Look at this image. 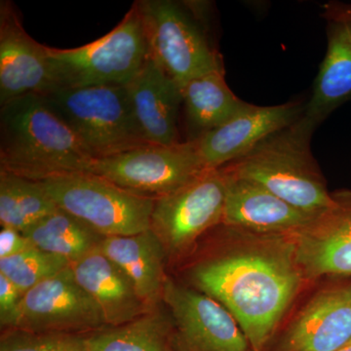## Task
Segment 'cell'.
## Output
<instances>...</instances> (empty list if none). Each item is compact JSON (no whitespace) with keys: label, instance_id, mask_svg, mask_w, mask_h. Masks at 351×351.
I'll use <instances>...</instances> for the list:
<instances>
[{"label":"cell","instance_id":"obj_1","mask_svg":"<svg viewBox=\"0 0 351 351\" xmlns=\"http://www.w3.org/2000/svg\"><path fill=\"white\" fill-rule=\"evenodd\" d=\"M243 232V240L196 265L191 280L232 313L261 351L294 299L304 274L293 234Z\"/></svg>","mask_w":351,"mask_h":351},{"label":"cell","instance_id":"obj_2","mask_svg":"<svg viewBox=\"0 0 351 351\" xmlns=\"http://www.w3.org/2000/svg\"><path fill=\"white\" fill-rule=\"evenodd\" d=\"M94 160L43 95H25L0 107V171L43 182L88 173Z\"/></svg>","mask_w":351,"mask_h":351},{"label":"cell","instance_id":"obj_3","mask_svg":"<svg viewBox=\"0 0 351 351\" xmlns=\"http://www.w3.org/2000/svg\"><path fill=\"white\" fill-rule=\"evenodd\" d=\"M317 124L304 112L292 124L221 169L256 182L301 211L317 216L332 203V193L311 152V137Z\"/></svg>","mask_w":351,"mask_h":351},{"label":"cell","instance_id":"obj_4","mask_svg":"<svg viewBox=\"0 0 351 351\" xmlns=\"http://www.w3.org/2000/svg\"><path fill=\"white\" fill-rule=\"evenodd\" d=\"M43 96L95 160L149 145L134 114L125 85L57 89Z\"/></svg>","mask_w":351,"mask_h":351},{"label":"cell","instance_id":"obj_5","mask_svg":"<svg viewBox=\"0 0 351 351\" xmlns=\"http://www.w3.org/2000/svg\"><path fill=\"white\" fill-rule=\"evenodd\" d=\"M57 89L127 85L144 64L149 47L135 4L114 29L76 48L48 47Z\"/></svg>","mask_w":351,"mask_h":351},{"label":"cell","instance_id":"obj_6","mask_svg":"<svg viewBox=\"0 0 351 351\" xmlns=\"http://www.w3.org/2000/svg\"><path fill=\"white\" fill-rule=\"evenodd\" d=\"M60 209L105 237L151 230L156 198L132 193L91 173H71L39 182Z\"/></svg>","mask_w":351,"mask_h":351},{"label":"cell","instance_id":"obj_7","mask_svg":"<svg viewBox=\"0 0 351 351\" xmlns=\"http://www.w3.org/2000/svg\"><path fill=\"white\" fill-rule=\"evenodd\" d=\"M134 4L149 55L180 89L193 78L223 69L218 53L179 4L170 0Z\"/></svg>","mask_w":351,"mask_h":351},{"label":"cell","instance_id":"obj_8","mask_svg":"<svg viewBox=\"0 0 351 351\" xmlns=\"http://www.w3.org/2000/svg\"><path fill=\"white\" fill-rule=\"evenodd\" d=\"M205 171L195 141L191 140L174 145H145L96 159L88 173L132 193L157 198L177 191Z\"/></svg>","mask_w":351,"mask_h":351},{"label":"cell","instance_id":"obj_9","mask_svg":"<svg viewBox=\"0 0 351 351\" xmlns=\"http://www.w3.org/2000/svg\"><path fill=\"white\" fill-rule=\"evenodd\" d=\"M226 177L221 168L207 170L189 184L156 198L151 230L166 253L189 249L208 228L223 223Z\"/></svg>","mask_w":351,"mask_h":351},{"label":"cell","instance_id":"obj_10","mask_svg":"<svg viewBox=\"0 0 351 351\" xmlns=\"http://www.w3.org/2000/svg\"><path fill=\"white\" fill-rule=\"evenodd\" d=\"M106 327L100 308L77 282L69 265L23 295L7 330L80 334Z\"/></svg>","mask_w":351,"mask_h":351},{"label":"cell","instance_id":"obj_11","mask_svg":"<svg viewBox=\"0 0 351 351\" xmlns=\"http://www.w3.org/2000/svg\"><path fill=\"white\" fill-rule=\"evenodd\" d=\"M162 301L189 351H251L237 321L213 298L167 278Z\"/></svg>","mask_w":351,"mask_h":351},{"label":"cell","instance_id":"obj_12","mask_svg":"<svg viewBox=\"0 0 351 351\" xmlns=\"http://www.w3.org/2000/svg\"><path fill=\"white\" fill-rule=\"evenodd\" d=\"M56 90L47 46L25 31L15 6L0 1V107L29 94Z\"/></svg>","mask_w":351,"mask_h":351},{"label":"cell","instance_id":"obj_13","mask_svg":"<svg viewBox=\"0 0 351 351\" xmlns=\"http://www.w3.org/2000/svg\"><path fill=\"white\" fill-rule=\"evenodd\" d=\"M332 197L331 206L293 234L306 278L351 276V189L332 193Z\"/></svg>","mask_w":351,"mask_h":351},{"label":"cell","instance_id":"obj_14","mask_svg":"<svg viewBox=\"0 0 351 351\" xmlns=\"http://www.w3.org/2000/svg\"><path fill=\"white\" fill-rule=\"evenodd\" d=\"M302 115L298 103L258 107L245 104L226 123L193 138L206 170L219 169L252 151Z\"/></svg>","mask_w":351,"mask_h":351},{"label":"cell","instance_id":"obj_15","mask_svg":"<svg viewBox=\"0 0 351 351\" xmlns=\"http://www.w3.org/2000/svg\"><path fill=\"white\" fill-rule=\"evenodd\" d=\"M223 223L260 234H294L315 216L301 211L256 182L226 174Z\"/></svg>","mask_w":351,"mask_h":351},{"label":"cell","instance_id":"obj_16","mask_svg":"<svg viewBox=\"0 0 351 351\" xmlns=\"http://www.w3.org/2000/svg\"><path fill=\"white\" fill-rule=\"evenodd\" d=\"M125 86L134 114L147 143H180L178 117L182 103L181 89L149 53L137 75Z\"/></svg>","mask_w":351,"mask_h":351},{"label":"cell","instance_id":"obj_17","mask_svg":"<svg viewBox=\"0 0 351 351\" xmlns=\"http://www.w3.org/2000/svg\"><path fill=\"white\" fill-rule=\"evenodd\" d=\"M351 341V287L318 293L292 323L282 351H338Z\"/></svg>","mask_w":351,"mask_h":351},{"label":"cell","instance_id":"obj_18","mask_svg":"<svg viewBox=\"0 0 351 351\" xmlns=\"http://www.w3.org/2000/svg\"><path fill=\"white\" fill-rule=\"evenodd\" d=\"M71 265L76 280L96 302L108 328L121 326L152 311L138 297L125 272L100 248Z\"/></svg>","mask_w":351,"mask_h":351},{"label":"cell","instance_id":"obj_19","mask_svg":"<svg viewBox=\"0 0 351 351\" xmlns=\"http://www.w3.org/2000/svg\"><path fill=\"white\" fill-rule=\"evenodd\" d=\"M100 250L125 272L136 292L151 311L162 301L166 253L152 230L128 237H105Z\"/></svg>","mask_w":351,"mask_h":351},{"label":"cell","instance_id":"obj_20","mask_svg":"<svg viewBox=\"0 0 351 351\" xmlns=\"http://www.w3.org/2000/svg\"><path fill=\"white\" fill-rule=\"evenodd\" d=\"M351 97V21L329 19L328 48L306 114L319 123Z\"/></svg>","mask_w":351,"mask_h":351},{"label":"cell","instance_id":"obj_21","mask_svg":"<svg viewBox=\"0 0 351 351\" xmlns=\"http://www.w3.org/2000/svg\"><path fill=\"white\" fill-rule=\"evenodd\" d=\"M181 91L186 117L198 136L226 123L246 104L226 84L223 69L193 78Z\"/></svg>","mask_w":351,"mask_h":351},{"label":"cell","instance_id":"obj_22","mask_svg":"<svg viewBox=\"0 0 351 351\" xmlns=\"http://www.w3.org/2000/svg\"><path fill=\"white\" fill-rule=\"evenodd\" d=\"M23 233L36 248L66 258L71 265L100 248L105 239L91 226L60 208Z\"/></svg>","mask_w":351,"mask_h":351},{"label":"cell","instance_id":"obj_23","mask_svg":"<svg viewBox=\"0 0 351 351\" xmlns=\"http://www.w3.org/2000/svg\"><path fill=\"white\" fill-rule=\"evenodd\" d=\"M59 207L40 182L0 171V223L24 232Z\"/></svg>","mask_w":351,"mask_h":351},{"label":"cell","instance_id":"obj_24","mask_svg":"<svg viewBox=\"0 0 351 351\" xmlns=\"http://www.w3.org/2000/svg\"><path fill=\"white\" fill-rule=\"evenodd\" d=\"M86 348L87 351H174L170 345L169 322L154 311L87 337Z\"/></svg>","mask_w":351,"mask_h":351},{"label":"cell","instance_id":"obj_25","mask_svg":"<svg viewBox=\"0 0 351 351\" xmlns=\"http://www.w3.org/2000/svg\"><path fill=\"white\" fill-rule=\"evenodd\" d=\"M69 265L71 263L66 258L32 247L12 257L0 258V274L10 280L24 295Z\"/></svg>","mask_w":351,"mask_h":351},{"label":"cell","instance_id":"obj_26","mask_svg":"<svg viewBox=\"0 0 351 351\" xmlns=\"http://www.w3.org/2000/svg\"><path fill=\"white\" fill-rule=\"evenodd\" d=\"M0 351H87L86 338L68 332H36L6 330Z\"/></svg>","mask_w":351,"mask_h":351},{"label":"cell","instance_id":"obj_27","mask_svg":"<svg viewBox=\"0 0 351 351\" xmlns=\"http://www.w3.org/2000/svg\"><path fill=\"white\" fill-rule=\"evenodd\" d=\"M23 295L10 280L0 274V324L9 329Z\"/></svg>","mask_w":351,"mask_h":351},{"label":"cell","instance_id":"obj_28","mask_svg":"<svg viewBox=\"0 0 351 351\" xmlns=\"http://www.w3.org/2000/svg\"><path fill=\"white\" fill-rule=\"evenodd\" d=\"M34 247L24 233L2 226L0 230V258L12 257Z\"/></svg>","mask_w":351,"mask_h":351},{"label":"cell","instance_id":"obj_29","mask_svg":"<svg viewBox=\"0 0 351 351\" xmlns=\"http://www.w3.org/2000/svg\"><path fill=\"white\" fill-rule=\"evenodd\" d=\"M325 17L351 21V3H331L324 5Z\"/></svg>","mask_w":351,"mask_h":351},{"label":"cell","instance_id":"obj_30","mask_svg":"<svg viewBox=\"0 0 351 351\" xmlns=\"http://www.w3.org/2000/svg\"><path fill=\"white\" fill-rule=\"evenodd\" d=\"M338 351H351V343H348V346H343V348Z\"/></svg>","mask_w":351,"mask_h":351},{"label":"cell","instance_id":"obj_31","mask_svg":"<svg viewBox=\"0 0 351 351\" xmlns=\"http://www.w3.org/2000/svg\"><path fill=\"white\" fill-rule=\"evenodd\" d=\"M350 343H351V341H350Z\"/></svg>","mask_w":351,"mask_h":351},{"label":"cell","instance_id":"obj_32","mask_svg":"<svg viewBox=\"0 0 351 351\" xmlns=\"http://www.w3.org/2000/svg\"><path fill=\"white\" fill-rule=\"evenodd\" d=\"M251 351H253V350H251Z\"/></svg>","mask_w":351,"mask_h":351}]
</instances>
